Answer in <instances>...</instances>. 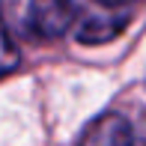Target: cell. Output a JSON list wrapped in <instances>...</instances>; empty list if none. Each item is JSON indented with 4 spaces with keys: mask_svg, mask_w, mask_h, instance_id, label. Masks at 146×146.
Returning <instances> with one entry per match:
<instances>
[{
    "mask_svg": "<svg viewBox=\"0 0 146 146\" xmlns=\"http://www.w3.org/2000/svg\"><path fill=\"white\" fill-rule=\"evenodd\" d=\"M6 21L30 42L60 39L75 21L72 0H6Z\"/></svg>",
    "mask_w": 146,
    "mask_h": 146,
    "instance_id": "obj_1",
    "label": "cell"
},
{
    "mask_svg": "<svg viewBox=\"0 0 146 146\" xmlns=\"http://www.w3.org/2000/svg\"><path fill=\"white\" fill-rule=\"evenodd\" d=\"M78 140L96 143V146H125V143L134 140V131L119 113H102L78 134Z\"/></svg>",
    "mask_w": 146,
    "mask_h": 146,
    "instance_id": "obj_2",
    "label": "cell"
},
{
    "mask_svg": "<svg viewBox=\"0 0 146 146\" xmlns=\"http://www.w3.org/2000/svg\"><path fill=\"white\" fill-rule=\"evenodd\" d=\"M128 24V15H113V18H87L78 30V42L84 45H98V42H108L113 39L116 33H122V27Z\"/></svg>",
    "mask_w": 146,
    "mask_h": 146,
    "instance_id": "obj_3",
    "label": "cell"
},
{
    "mask_svg": "<svg viewBox=\"0 0 146 146\" xmlns=\"http://www.w3.org/2000/svg\"><path fill=\"white\" fill-rule=\"evenodd\" d=\"M21 54H18V45L9 33V21H6V0H0V78L9 75L12 69H18Z\"/></svg>",
    "mask_w": 146,
    "mask_h": 146,
    "instance_id": "obj_4",
    "label": "cell"
},
{
    "mask_svg": "<svg viewBox=\"0 0 146 146\" xmlns=\"http://www.w3.org/2000/svg\"><path fill=\"white\" fill-rule=\"evenodd\" d=\"M98 6H104V9H125V6H131L134 0H96Z\"/></svg>",
    "mask_w": 146,
    "mask_h": 146,
    "instance_id": "obj_5",
    "label": "cell"
}]
</instances>
